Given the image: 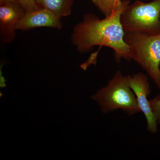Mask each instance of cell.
Here are the masks:
<instances>
[{"label": "cell", "instance_id": "1", "mask_svg": "<svg viewBox=\"0 0 160 160\" xmlns=\"http://www.w3.org/2000/svg\"><path fill=\"white\" fill-rule=\"evenodd\" d=\"M129 5V1L116 9L109 17L100 19L95 15L87 14L73 29L72 44L81 52H86L94 46H106L114 51L118 62L124 59L131 60L130 49L125 40V31L121 22V15Z\"/></svg>", "mask_w": 160, "mask_h": 160}, {"label": "cell", "instance_id": "2", "mask_svg": "<svg viewBox=\"0 0 160 160\" xmlns=\"http://www.w3.org/2000/svg\"><path fill=\"white\" fill-rule=\"evenodd\" d=\"M91 98L98 103L103 113L118 109H122L129 115L141 112L127 76L124 75L121 71L117 72L107 85L99 89Z\"/></svg>", "mask_w": 160, "mask_h": 160}, {"label": "cell", "instance_id": "3", "mask_svg": "<svg viewBox=\"0 0 160 160\" xmlns=\"http://www.w3.org/2000/svg\"><path fill=\"white\" fill-rule=\"evenodd\" d=\"M124 40L134 60L149 75L157 86L159 82L160 33L148 35L125 32Z\"/></svg>", "mask_w": 160, "mask_h": 160}, {"label": "cell", "instance_id": "4", "mask_svg": "<svg viewBox=\"0 0 160 160\" xmlns=\"http://www.w3.org/2000/svg\"><path fill=\"white\" fill-rule=\"evenodd\" d=\"M125 32L148 35L160 33V0L149 3L137 2L128 5L121 15Z\"/></svg>", "mask_w": 160, "mask_h": 160}, {"label": "cell", "instance_id": "5", "mask_svg": "<svg viewBox=\"0 0 160 160\" xmlns=\"http://www.w3.org/2000/svg\"><path fill=\"white\" fill-rule=\"evenodd\" d=\"M128 83L134 92L141 112L147 121V129L152 133L158 131V123L152 113L148 97L150 94V86L146 75L138 72L132 76H127Z\"/></svg>", "mask_w": 160, "mask_h": 160}, {"label": "cell", "instance_id": "6", "mask_svg": "<svg viewBox=\"0 0 160 160\" xmlns=\"http://www.w3.org/2000/svg\"><path fill=\"white\" fill-rule=\"evenodd\" d=\"M60 18L48 9L38 7L32 11L25 12L15 27L16 30H28L37 27H47L61 29Z\"/></svg>", "mask_w": 160, "mask_h": 160}, {"label": "cell", "instance_id": "7", "mask_svg": "<svg viewBox=\"0 0 160 160\" xmlns=\"http://www.w3.org/2000/svg\"><path fill=\"white\" fill-rule=\"evenodd\" d=\"M14 2L2 4L0 7V32L3 43L10 42L14 39L16 25L26 12L22 7Z\"/></svg>", "mask_w": 160, "mask_h": 160}, {"label": "cell", "instance_id": "8", "mask_svg": "<svg viewBox=\"0 0 160 160\" xmlns=\"http://www.w3.org/2000/svg\"><path fill=\"white\" fill-rule=\"evenodd\" d=\"M36 3L38 7L48 9L60 18L71 13L72 0H36Z\"/></svg>", "mask_w": 160, "mask_h": 160}, {"label": "cell", "instance_id": "9", "mask_svg": "<svg viewBox=\"0 0 160 160\" xmlns=\"http://www.w3.org/2000/svg\"><path fill=\"white\" fill-rule=\"evenodd\" d=\"M105 17L111 15L116 9L122 6L125 1L121 0H91Z\"/></svg>", "mask_w": 160, "mask_h": 160}, {"label": "cell", "instance_id": "10", "mask_svg": "<svg viewBox=\"0 0 160 160\" xmlns=\"http://www.w3.org/2000/svg\"><path fill=\"white\" fill-rule=\"evenodd\" d=\"M152 113L154 115L158 125H160V99H152L149 100Z\"/></svg>", "mask_w": 160, "mask_h": 160}, {"label": "cell", "instance_id": "11", "mask_svg": "<svg viewBox=\"0 0 160 160\" xmlns=\"http://www.w3.org/2000/svg\"><path fill=\"white\" fill-rule=\"evenodd\" d=\"M26 12L32 11L38 8L36 0H18Z\"/></svg>", "mask_w": 160, "mask_h": 160}, {"label": "cell", "instance_id": "12", "mask_svg": "<svg viewBox=\"0 0 160 160\" xmlns=\"http://www.w3.org/2000/svg\"><path fill=\"white\" fill-rule=\"evenodd\" d=\"M18 0H2L1 2V3H2V4L3 3L6 4V3L13 2H16Z\"/></svg>", "mask_w": 160, "mask_h": 160}, {"label": "cell", "instance_id": "13", "mask_svg": "<svg viewBox=\"0 0 160 160\" xmlns=\"http://www.w3.org/2000/svg\"><path fill=\"white\" fill-rule=\"evenodd\" d=\"M158 87L159 89H160V92L159 93L158 95L156 97H155V98L156 99H160V77H159V85L158 86Z\"/></svg>", "mask_w": 160, "mask_h": 160}, {"label": "cell", "instance_id": "14", "mask_svg": "<svg viewBox=\"0 0 160 160\" xmlns=\"http://www.w3.org/2000/svg\"><path fill=\"white\" fill-rule=\"evenodd\" d=\"M2 1V0H1V1Z\"/></svg>", "mask_w": 160, "mask_h": 160}]
</instances>
